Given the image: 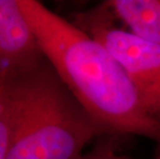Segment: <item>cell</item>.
<instances>
[{
  "instance_id": "obj_2",
  "label": "cell",
  "mask_w": 160,
  "mask_h": 159,
  "mask_svg": "<svg viewBox=\"0 0 160 159\" xmlns=\"http://www.w3.org/2000/svg\"><path fill=\"white\" fill-rule=\"evenodd\" d=\"M5 74L12 116L6 159H80L103 135L47 59Z\"/></svg>"
},
{
  "instance_id": "obj_6",
  "label": "cell",
  "mask_w": 160,
  "mask_h": 159,
  "mask_svg": "<svg viewBox=\"0 0 160 159\" xmlns=\"http://www.w3.org/2000/svg\"><path fill=\"white\" fill-rule=\"evenodd\" d=\"M12 116L5 72H0V159H6L12 137Z\"/></svg>"
},
{
  "instance_id": "obj_7",
  "label": "cell",
  "mask_w": 160,
  "mask_h": 159,
  "mask_svg": "<svg viewBox=\"0 0 160 159\" xmlns=\"http://www.w3.org/2000/svg\"><path fill=\"white\" fill-rule=\"evenodd\" d=\"M113 135H102L95 140V145L88 152H84L80 159H132L119 155L116 152V141ZM155 159H160V154Z\"/></svg>"
},
{
  "instance_id": "obj_4",
  "label": "cell",
  "mask_w": 160,
  "mask_h": 159,
  "mask_svg": "<svg viewBox=\"0 0 160 159\" xmlns=\"http://www.w3.org/2000/svg\"><path fill=\"white\" fill-rule=\"evenodd\" d=\"M46 59L19 0H0V72H25Z\"/></svg>"
},
{
  "instance_id": "obj_5",
  "label": "cell",
  "mask_w": 160,
  "mask_h": 159,
  "mask_svg": "<svg viewBox=\"0 0 160 159\" xmlns=\"http://www.w3.org/2000/svg\"><path fill=\"white\" fill-rule=\"evenodd\" d=\"M117 21L138 37L160 45V0L108 1Z\"/></svg>"
},
{
  "instance_id": "obj_1",
  "label": "cell",
  "mask_w": 160,
  "mask_h": 159,
  "mask_svg": "<svg viewBox=\"0 0 160 159\" xmlns=\"http://www.w3.org/2000/svg\"><path fill=\"white\" fill-rule=\"evenodd\" d=\"M47 60L103 135H141L157 145L160 122L104 47L36 0H19Z\"/></svg>"
},
{
  "instance_id": "obj_3",
  "label": "cell",
  "mask_w": 160,
  "mask_h": 159,
  "mask_svg": "<svg viewBox=\"0 0 160 159\" xmlns=\"http://www.w3.org/2000/svg\"><path fill=\"white\" fill-rule=\"evenodd\" d=\"M108 1L73 16L72 24L101 43L137 89L145 107L160 122V45L116 25Z\"/></svg>"
}]
</instances>
